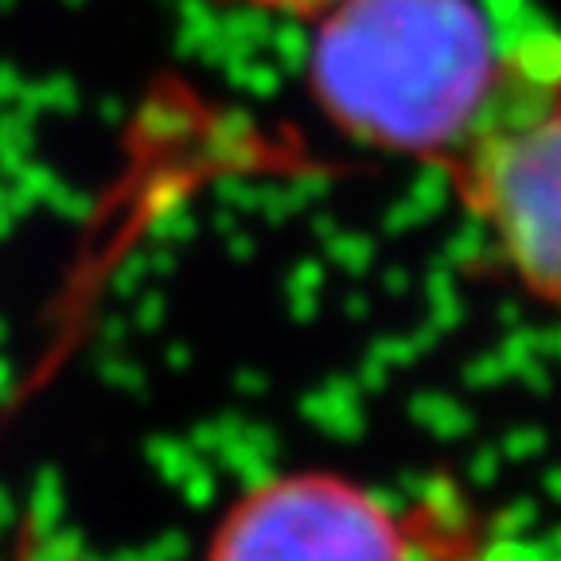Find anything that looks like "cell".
Listing matches in <instances>:
<instances>
[{
	"label": "cell",
	"instance_id": "cell-3",
	"mask_svg": "<svg viewBox=\"0 0 561 561\" xmlns=\"http://www.w3.org/2000/svg\"><path fill=\"white\" fill-rule=\"evenodd\" d=\"M207 561H417V538L363 483L289 472L250 488L222 515Z\"/></svg>",
	"mask_w": 561,
	"mask_h": 561
},
{
	"label": "cell",
	"instance_id": "cell-1",
	"mask_svg": "<svg viewBox=\"0 0 561 561\" xmlns=\"http://www.w3.org/2000/svg\"><path fill=\"white\" fill-rule=\"evenodd\" d=\"M507 47L476 0H340L316 16L308 90L351 140L448 172L488 117Z\"/></svg>",
	"mask_w": 561,
	"mask_h": 561
},
{
	"label": "cell",
	"instance_id": "cell-4",
	"mask_svg": "<svg viewBox=\"0 0 561 561\" xmlns=\"http://www.w3.org/2000/svg\"><path fill=\"white\" fill-rule=\"evenodd\" d=\"M234 4H250V9H262V12H280V16L316 20L320 12L340 4V0H234Z\"/></svg>",
	"mask_w": 561,
	"mask_h": 561
},
{
	"label": "cell",
	"instance_id": "cell-2",
	"mask_svg": "<svg viewBox=\"0 0 561 561\" xmlns=\"http://www.w3.org/2000/svg\"><path fill=\"white\" fill-rule=\"evenodd\" d=\"M448 180L511 277L561 312V35L507 47L488 117Z\"/></svg>",
	"mask_w": 561,
	"mask_h": 561
}]
</instances>
